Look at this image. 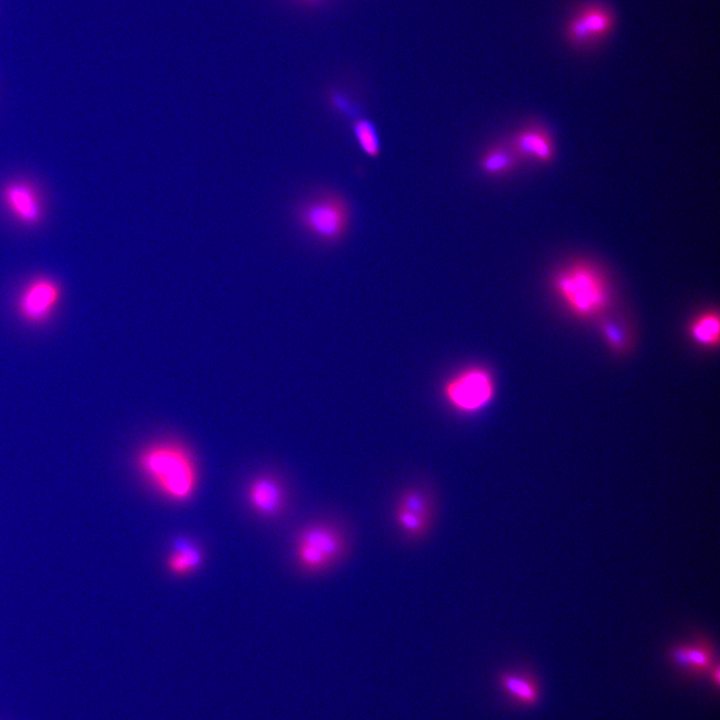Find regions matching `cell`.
<instances>
[{"label":"cell","mask_w":720,"mask_h":720,"mask_svg":"<svg viewBox=\"0 0 720 720\" xmlns=\"http://www.w3.org/2000/svg\"><path fill=\"white\" fill-rule=\"evenodd\" d=\"M434 503L431 493L421 485L403 488L394 504L393 518L400 532L410 540L426 536L432 526Z\"/></svg>","instance_id":"cell-7"},{"label":"cell","mask_w":720,"mask_h":720,"mask_svg":"<svg viewBox=\"0 0 720 720\" xmlns=\"http://www.w3.org/2000/svg\"><path fill=\"white\" fill-rule=\"evenodd\" d=\"M441 399L454 413L472 417L493 401L496 383L490 369L478 363L464 365L443 381Z\"/></svg>","instance_id":"cell-3"},{"label":"cell","mask_w":720,"mask_h":720,"mask_svg":"<svg viewBox=\"0 0 720 720\" xmlns=\"http://www.w3.org/2000/svg\"><path fill=\"white\" fill-rule=\"evenodd\" d=\"M516 158L510 147L494 145L483 151L478 164L484 174L502 176L514 168Z\"/></svg>","instance_id":"cell-15"},{"label":"cell","mask_w":720,"mask_h":720,"mask_svg":"<svg viewBox=\"0 0 720 720\" xmlns=\"http://www.w3.org/2000/svg\"><path fill=\"white\" fill-rule=\"evenodd\" d=\"M247 498L254 511L267 517L278 514L285 501L281 484L267 475L257 477L250 483Z\"/></svg>","instance_id":"cell-10"},{"label":"cell","mask_w":720,"mask_h":720,"mask_svg":"<svg viewBox=\"0 0 720 720\" xmlns=\"http://www.w3.org/2000/svg\"><path fill=\"white\" fill-rule=\"evenodd\" d=\"M0 202L7 214L20 226L33 229L41 225L45 205L38 185L23 177L7 180L0 187Z\"/></svg>","instance_id":"cell-8"},{"label":"cell","mask_w":720,"mask_h":720,"mask_svg":"<svg viewBox=\"0 0 720 720\" xmlns=\"http://www.w3.org/2000/svg\"><path fill=\"white\" fill-rule=\"evenodd\" d=\"M672 659L680 668L702 673L710 669L713 664V650L708 642L698 640L675 647L672 651Z\"/></svg>","instance_id":"cell-12"},{"label":"cell","mask_w":720,"mask_h":720,"mask_svg":"<svg viewBox=\"0 0 720 720\" xmlns=\"http://www.w3.org/2000/svg\"><path fill=\"white\" fill-rule=\"evenodd\" d=\"M143 476L165 497L184 502L195 492L198 474L193 455L175 440H157L145 445L136 456Z\"/></svg>","instance_id":"cell-1"},{"label":"cell","mask_w":720,"mask_h":720,"mask_svg":"<svg viewBox=\"0 0 720 720\" xmlns=\"http://www.w3.org/2000/svg\"><path fill=\"white\" fill-rule=\"evenodd\" d=\"M504 694L522 705H534L539 698L536 681L526 673L517 671L502 672L498 678Z\"/></svg>","instance_id":"cell-13"},{"label":"cell","mask_w":720,"mask_h":720,"mask_svg":"<svg viewBox=\"0 0 720 720\" xmlns=\"http://www.w3.org/2000/svg\"><path fill=\"white\" fill-rule=\"evenodd\" d=\"M202 560L200 548L189 539L179 537L173 542L166 566L170 573L184 576L199 568Z\"/></svg>","instance_id":"cell-14"},{"label":"cell","mask_w":720,"mask_h":720,"mask_svg":"<svg viewBox=\"0 0 720 720\" xmlns=\"http://www.w3.org/2000/svg\"><path fill=\"white\" fill-rule=\"evenodd\" d=\"M614 22V14L607 5L584 3L569 18L565 27L566 39L576 47L593 46L608 36Z\"/></svg>","instance_id":"cell-9"},{"label":"cell","mask_w":720,"mask_h":720,"mask_svg":"<svg viewBox=\"0 0 720 720\" xmlns=\"http://www.w3.org/2000/svg\"><path fill=\"white\" fill-rule=\"evenodd\" d=\"M62 299V287L53 277L35 275L20 288L16 297V312L27 325L42 326L50 321Z\"/></svg>","instance_id":"cell-6"},{"label":"cell","mask_w":720,"mask_h":720,"mask_svg":"<svg viewBox=\"0 0 720 720\" xmlns=\"http://www.w3.org/2000/svg\"><path fill=\"white\" fill-rule=\"evenodd\" d=\"M330 105L339 113H351V104L342 94L331 92L329 94Z\"/></svg>","instance_id":"cell-18"},{"label":"cell","mask_w":720,"mask_h":720,"mask_svg":"<svg viewBox=\"0 0 720 720\" xmlns=\"http://www.w3.org/2000/svg\"><path fill=\"white\" fill-rule=\"evenodd\" d=\"M719 674H720L719 667H718V665H715V667L712 668V679L714 680V682L716 683L717 686L719 685V680H720Z\"/></svg>","instance_id":"cell-19"},{"label":"cell","mask_w":720,"mask_h":720,"mask_svg":"<svg viewBox=\"0 0 720 720\" xmlns=\"http://www.w3.org/2000/svg\"><path fill=\"white\" fill-rule=\"evenodd\" d=\"M555 288L569 309L582 317L598 314L607 303V288L601 273L591 264L577 262L555 278Z\"/></svg>","instance_id":"cell-4"},{"label":"cell","mask_w":720,"mask_h":720,"mask_svg":"<svg viewBox=\"0 0 720 720\" xmlns=\"http://www.w3.org/2000/svg\"><path fill=\"white\" fill-rule=\"evenodd\" d=\"M297 227L323 244H335L347 234L351 224V207L340 193L324 190L299 201L292 209Z\"/></svg>","instance_id":"cell-2"},{"label":"cell","mask_w":720,"mask_h":720,"mask_svg":"<svg viewBox=\"0 0 720 720\" xmlns=\"http://www.w3.org/2000/svg\"><path fill=\"white\" fill-rule=\"evenodd\" d=\"M516 157L548 161L553 154L549 135L541 128L529 127L517 132L510 145Z\"/></svg>","instance_id":"cell-11"},{"label":"cell","mask_w":720,"mask_h":720,"mask_svg":"<svg viewBox=\"0 0 720 720\" xmlns=\"http://www.w3.org/2000/svg\"><path fill=\"white\" fill-rule=\"evenodd\" d=\"M348 544L347 534L340 526L327 521L315 522L299 533L296 559L305 571L322 572L343 559Z\"/></svg>","instance_id":"cell-5"},{"label":"cell","mask_w":720,"mask_h":720,"mask_svg":"<svg viewBox=\"0 0 720 720\" xmlns=\"http://www.w3.org/2000/svg\"><path fill=\"white\" fill-rule=\"evenodd\" d=\"M353 132L361 150L370 157L380 153V144L373 124L366 119H358L353 124Z\"/></svg>","instance_id":"cell-17"},{"label":"cell","mask_w":720,"mask_h":720,"mask_svg":"<svg viewBox=\"0 0 720 720\" xmlns=\"http://www.w3.org/2000/svg\"><path fill=\"white\" fill-rule=\"evenodd\" d=\"M691 335L700 344H717L719 339L718 316L707 313L697 318L691 326Z\"/></svg>","instance_id":"cell-16"}]
</instances>
